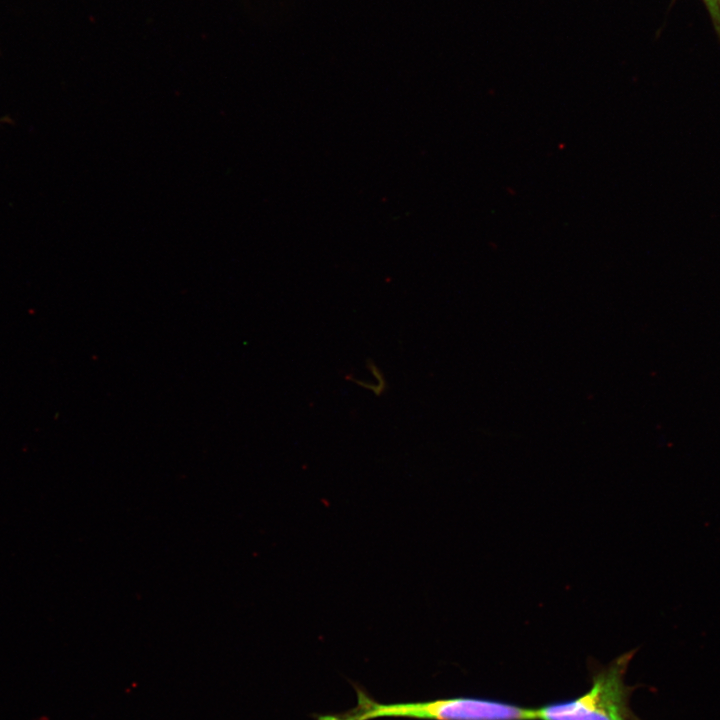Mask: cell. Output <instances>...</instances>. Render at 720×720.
<instances>
[{"mask_svg":"<svg viewBox=\"0 0 720 720\" xmlns=\"http://www.w3.org/2000/svg\"><path fill=\"white\" fill-rule=\"evenodd\" d=\"M357 705L343 713L314 715L316 720H372L407 717L422 720H536L535 709L509 703L457 697L427 702L379 703L354 685Z\"/></svg>","mask_w":720,"mask_h":720,"instance_id":"obj_1","label":"cell"},{"mask_svg":"<svg viewBox=\"0 0 720 720\" xmlns=\"http://www.w3.org/2000/svg\"><path fill=\"white\" fill-rule=\"evenodd\" d=\"M633 653L621 655L598 672L584 695L535 709L536 720H630L623 675Z\"/></svg>","mask_w":720,"mask_h":720,"instance_id":"obj_2","label":"cell"}]
</instances>
